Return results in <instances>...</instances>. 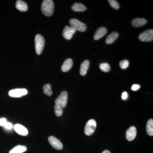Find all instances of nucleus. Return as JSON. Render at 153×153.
Instances as JSON below:
<instances>
[{
    "mask_svg": "<svg viewBox=\"0 0 153 153\" xmlns=\"http://www.w3.org/2000/svg\"><path fill=\"white\" fill-rule=\"evenodd\" d=\"M108 2L113 8L115 10H118L119 9L120 5L117 1L115 0H108Z\"/></svg>",
    "mask_w": 153,
    "mask_h": 153,
    "instance_id": "obj_24",
    "label": "nucleus"
},
{
    "mask_svg": "<svg viewBox=\"0 0 153 153\" xmlns=\"http://www.w3.org/2000/svg\"><path fill=\"white\" fill-rule=\"evenodd\" d=\"M54 111L57 117H60L63 113V108L60 105L55 104L54 107Z\"/></svg>",
    "mask_w": 153,
    "mask_h": 153,
    "instance_id": "obj_22",
    "label": "nucleus"
},
{
    "mask_svg": "<svg viewBox=\"0 0 153 153\" xmlns=\"http://www.w3.org/2000/svg\"><path fill=\"white\" fill-rule=\"evenodd\" d=\"M48 141L52 147L54 148L55 149L60 150L63 149V146L62 143L55 137L52 136L49 137L48 138Z\"/></svg>",
    "mask_w": 153,
    "mask_h": 153,
    "instance_id": "obj_8",
    "label": "nucleus"
},
{
    "mask_svg": "<svg viewBox=\"0 0 153 153\" xmlns=\"http://www.w3.org/2000/svg\"><path fill=\"white\" fill-rule=\"evenodd\" d=\"M73 60L70 58L66 59L63 62V65L61 66V70L64 72H67L70 70L73 66Z\"/></svg>",
    "mask_w": 153,
    "mask_h": 153,
    "instance_id": "obj_14",
    "label": "nucleus"
},
{
    "mask_svg": "<svg viewBox=\"0 0 153 153\" xmlns=\"http://www.w3.org/2000/svg\"><path fill=\"white\" fill-rule=\"evenodd\" d=\"M44 92L48 96H51L52 94V91L51 88V85L50 84H46L43 87Z\"/></svg>",
    "mask_w": 153,
    "mask_h": 153,
    "instance_id": "obj_21",
    "label": "nucleus"
},
{
    "mask_svg": "<svg viewBox=\"0 0 153 153\" xmlns=\"http://www.w3.org/2000/svg\"><path fill=\"white\" fill-rule=\"evenodd\" d=\"M7 122V120L5 118H2L0 119V126H4Z\"/></svg>",
    "mask_w": 153,
    "mask_h": 153,
    "instance_id": "obj_27",
    "label": "nucleus"
},
{
    "mask_svg": "<svg viewBox=\"0 0 153 153\" xmlns=\"http://www.w3.org/2000/svg\"><path fill=\"white\" fill-rule=\"evenodd\" d=\"M128 97V94L125 91V92H123L122 94V98L123 100H126Z\"/></svg>",
    "mask_w": 153,
    "mask_h": 153,
    "instance_id": "obj_29",
    "label": "nucleus"
},
{
    "mask_svg": "<svg viewBox=\"0 0 153 153\" xmlns=\"http://www.w3.org/2000/svg\"><path fill=\"white\" fill-rule=\"evenodd\" d=\"M16 7L18 10L21 12H26L27 11L28 9L27 3L21 0L17 1L16 2Z\"/></svg>",
    "mask_w": 153,
    "mask_h": 153,
    "instance_id": "obj_16",
    "label": "nucleus"
},
{
    "mask_svg": "<svg viewBox=\"0 0 153 153\" xmlns=\"http://www.w3.org/2000/svg\"><path fill=\"white\" fill-rule=\"evenodd\" d=\"M14 129L17 133L20 135L27 136L28 134V131L26 128L20 124H16L14 126Z\"/></svg>",
    "mask_w": 153,
    "mask_h": 153,
    "instance_id": "obj_11",
    "label": "nucleus"
},
{
    "mask_svg": "<svg viewBox=\"0 0 153 153\" xmlns=\"http://www.w3.org/2000/svg\"><path fill=\"white\" fill-rule=\"evenodd\" d=\"M102 153H111L110 152H109V151L108 150H105L103 151V152H102Z\"/></svg>",
    "mask_w": 153,
    "mask_h": 153,
    "instance_id": "obj_30",
    "label": "nucleus"
},
{
    "mask_svg": "<svg viewBox=\"0 0 153 153\" xmlns=\"http://www.w3.org/2000/svg\"><path fill=\"white\" fill-rule=\"evenodd\" d=\"M140 88V85H138V84H134V85H132V86L131 89L132 90L134 91H135L138 90Z\"/></svg>",
    "mask_w": 153,
    "mask_h": 153,
    "instance_id": "obj_28",
    "label": "nucleus"
},
{
    "mask_svg": "<svg viewBox=\"0 0 153 153\" xmlns=\"http://www.w3.org/2000/svg\"><path fill=\"white\" fill-rule=\"evenodd\" d=\"M90 65V61L88 60H84L80 65L79 73L82 76H85L87 73L88 70L89 68Z\"/></svg>",
    "mask_w": 153,
    "mask_h": 153,
    "instance_id": "obj_15",
    "label": "nucleus"
},
{
    "mask_svg": "<svg viewBox=\"0 0 153 153\" xmlns=\"http://www.w3.org/2000/svg\"><path fill=\"white\" fill-rule=\"evenodd\" d=\"M4 127L5 128L7 129L10 130L13 128V125L10 123L7 122Z\"/></svg>",
    "mask_w": 153,
    "mask_h": 153,
    "instance_id": "obj_26",
    "label": "nucleus"
},
{
    "mask_svg": "<svg viewBox=\"0 0 153 153\" xmlns=\"http://www.w3.org/2000/svg\"><path fill=\"white\" fill-rule=\"evenodd\" d=\"M146 132L149 135H153V120L152 119L149 120L146 124Z\"/></svg>",
    "mask_w": 153,
    "mask_h": 153,
    "instance_id": "obj_20",
    "label": "nucleus"
},
{
    "mask_svg": "<svg viewBox=\"0 0 153 153\" xmlns=\"http://www.w3.org/2000/svg\"><path fill=\"white\" fill-rule=\"evenodd\" d=\"M27 148L26 146L18 145L10 152V153H23L26 152Z\"/></svg>",
    "mask_w": 153,
    "mask_h": 153,
    "instance_id": "obj_19",
    "label": "nucleus"
},
{
    "mask_svg": "<svg viewBox=\"0 0 153 153\" xmlns=\"http://www.w3.org/2000/svg\"><path fill=\"white\" fill-rule=\"evenodd\" d=\"M96 126L97 123L96 121L94 119L90 120L85 125L84 133L86 135H91L95 131Z\"/></svg>",
    "mask_w": 153,
    "mask_h": 153,
    "instance_id": "obj_4",
    "label": "nucleus"
},
{
    "mask_svg": "<svg viewBox=\"0 0 153 153\" xmlns=\"http://www.w3.org/2000/svg\"><path fill=\"white\" fill-rule=\"evenodd\" d=\"M118 37V33L116 32H112L107 37L105 43L107 44H112L117 39Z\"/></svg>",
    "mask_w": 153,
    "mask_h": 153,
    "instance_id": "obj_17",
    "label": "nucleus"
},
{
    "mask_svg": "<svg viewBox=\"0 0 153 153\" xmlns=\"http://www.w3.org/2000/svg\"><path fill=\"white\" fill-rule=\"evenodd\" d=\"M41 11L45 16L49 17L54 13V4L52 0H44L41 6Z\"/></svg>",
    "mask_w": 153,
    "mask_h": 153,
    "instance_id": "obj_1",
    "label": "nucleus"
},
{
    "mask_svg": "<svg viewBox=\"0 0 153 153\" xmlns=\"http://www.w3.org/2000/svg\"><path fill=\"white\" fill-rule=\"evenodd\" d=\"M140 41L142 42H151L153 40V30H147L141 33L138 37Z\"/></svg>",
    "mask_w": 153,
    "mask_h": 153,
    "instance_id": "obj_6",
    "label": "nucleus"
},
{
    "mask_svg": "<svg viewBox=\"0 0 153 153\" xmlns=\"http://www.w3.org/2000/svg\"><path fill=\"white\" fill-rule=\"evenodd\" d=\"M35 48L37 55H41L44 50L45 39L41 35L38 34L35 38Z\"/></svg>",
    "mask_w": 153,
    "mask_h": 153,
    "instance_id": "obj_2",
    "label": "nucleus"
},
{
    "mask_svg": "<svg viewBox=\"0 0 153 153\" xmlns=\"http://www.w3.org/2000/svg\"><path fill=\"white\" fill-rule=\"evenodd\" d=\"M137 135L136 128L134 126H131L127 130L126 137L129 141H131L134 139Z\"/></svg>",
    "mask_w": 153,
    "mask_h": 153,
    "instance_id": "obj_10",
    "label": "nucleus"
},
{
    "mask_svg": "<svg viewBox=\"0 0 153 153\" xmlns=\"http://www.w3.org/2000/svg\"><path fill=\"white\" fill-rule=\"evenodd\" d=\"M69 24L71 25V27L73 28L75 30H78L79 32H85L87 29L86 25L82 22H80L77 19H70L69 21Z\"/></svg>",
    "mask_w": 153,
    "mask_h": 153,
    "instance_id": "obj_3",
    "label": "nucleus"
},
{
    "mask_svg": "<svg viewBox=\"0 0 153 153\" xmlns=\"http://www.w3.org/2000/svg\"><path fill=\"white\" fill-rule=\"evenodd\" d=\"M68 96V93L66 91H62L55 100V104L60 105L63 108H64L67 105Z\"/></svg>",
    "mask_w": 153,
    "mask_h": 153,
    "instance_id": "obj_5",
    "label": "nucleus"
},
{
    "mask_svg": "<svg viewBox=\"0 0 153 153\" xmlns=\"http://www.w3.org/2000/svg\"><path fill=\"white\" fill-rule=\"evenodd\" d=\"M99 67L100 70L105 72H108L111 69L110 66L108 63H100Z\"/></svg>",
    "mask_w": 153,
    "mask_h": 153,
    "instance_id": "obj_23",
    "label": "nucleus"
},
{
    "mask_svg": "<svg viewBox=\"0 0 153 153\" xmlns=\"http://www.w3.org/2000/svg\"><path fill=\"white\" fill-rule=\"evenodd\" d=\"M76 30L71 27L66 26L64 27L63 31V36L66 40H71Z\"/></svg>",
    "mask_w": 153,
    "mask_h": 153,
    "instance_id": "obj_9",
    "label": "nucleus"
},
{
    "mask_svg": "<svg viewBox=\"0 0 153 153\" xmlns=\"http://www.w3.org/2000/svg\"><path fill=\"white\" fill-rule=\"evenodd\" d=\"M71 9L74 12H82L86 10V8L84 5L81 3H76L72 6Z\"/></svg>",
    "mask_w": 153,
    "mask_h": 153,
    "instance_id": "obj_18",
    "label": "nucleus"
},
{
    "mask_svg": "<svg viewBox=\"0 0 153 153\" xmlns=\"http://www.w3.org/2000/svg\"><path fill=\"white\" fill-rule=\"evenodd\" d=\"M129 64V62L127 60H123L120 62V66L122 69H125L128 68Z\"/></svg>",
    "mask_w": 153,
    "mask_h": 153,
    "instance_id": "obj_25",
    "label": "nucleus"
},
{
    "mask_svg": "<svg viewBox=\"0 0 153 153\" xmlns=\"http://www.w3.org/2000/svg\"><path fill=\"white\" fill-rule=\"evenodd\" d=\"M107 33V30L106 28L101 27L98 28L96 31L94 36V38L96 41H97L105 36Z\"/></svg>",
    "mask_w": 153,
    "mask_h": 153,
    "instance_id": "obj_12",
    "label": "nucleus"
},
{
    "mask_svg": "<svg viewBox=\"0 0 153 153\" xmlns=\"http://www.w3.org/2000/svg\"><path fill=\"white\" fill-rule=\"evenodd\" d=\"M28 91L25 88H16L9 91L8 94L12 97H20L27 94Z\"/></svg>",
    "mask_w": 153,
    "mask_h": 153,
    "instance_id": "obj_7",
    "label": "nucleus"
},
{
    "mask_svg": "<svg viewBox=\"0 0 153 153\" xmlns=\"http://www.w3.org/2000/svg\"><path fill=\"white\" fill-rule=\"evenodd\" d=\"M147 23L146 19L142 18H136L133 19L131 21V24L134 27L136 28L142 27Z\"/></svg>",
    "mask_w": 153,
    "mask_h": 153,
    "instance_id": "obj_13",
    "label": "nucleus"
}]
</instances>
